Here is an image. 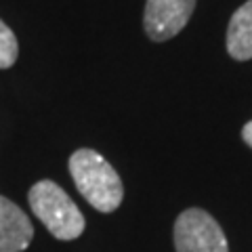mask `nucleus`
Here are the masks:
<instances>
[{"label":"nucleus","instance_id":"6e6552de","mask_svg":"<svg viewBox=\"0 0 252 252\" xmlns=\"http://www.w3.org/2000/svg\"><path fill=\"white\" fill-rule=\"evenodd\" d=\"M242 139H244V143H246V145L252 149V120L244 124V128H242Z\"/></svg>","mask_w":252,"mask_h":252},{"label":"nucleus","instance_id":"20e7f679","mask_svg":"<svg viewBox=\"0 0 252 252\" xmlns=\"http://www.w3.org/2000/svg\"><path fill=\"white\" fill-rule=\"evenodd\" d=\"M198 0H147L143 28L149 40L164 42L175 38L193 15Z\"/></svg>","mask_w":252,"mask_h":252},{"label":"nucleus","instance_id":"7ed1b4c3","mask_svg":"<svg viewBox=\"0 0 252 252\" xmlns=\"http://www.w3.org/2000/svg\"><path fill=\"white\" fill-rule=\"evenodd\" d=\"M177 252H229L220 225L202 208H187L175 220Z\"/></svg>","mask_w":252,"mask_h":252},{"label":"nucleus","instance_id":"0eeeda50","mask_svg":"<svg viewBox=\"0 0 252 252\" xmlns=\"http://www.w3.org/2000/svg\"><path fill=\"white\" fill-rule=\"evenodd\" d=\"M19 55V44L17 36L13 34V30L0 19V69H9Z\"/></svg>","mask_w":252,"mask_h":252},{"label":"nucleus","instance_id":"423d86ee","mask_svg":"<svg viewBox=\"0 0 252 252\" xmlns=\"http://www.w3.org/2000/svg\"><path fill=\"white\" fill-rule=\"evenodd\" d=\"M227 53L235 61L252 59V0L231 15L227 28Z\"/></svg>","mask_w":252,"mask_h":252},{"label":"nucleus","instance_id":"39448f33","mask_svg":"<svg viewBox=\"0 0 252 252\" xmlns=\"http://www.w3.org/2000/svg\"><path fill=\"white\" fill-rule=\"evenodd\" d=\"M32 238L34 227L30 217L15 202L0 195V252H23Z\"/></svg>","mask_w":252,"mask_h":252},{"label":"nucleus","instance_id":"f03ea898","mask_svg":"<svg viewBox=\"0 0 252 252\" xmlns=\"http://www.w3.org/2000/svg\"><path fill=\"white\" fill-rule=\"evenodd\" d=\"M28 202L40 223L57 240L69 242L84 233V215L55 181L44 179L34 183L28 193Z\"/></svg>","mask_w":252,"mask_h":252},{"label":"nucleus","instance_id":"f257e3e1","mask_svg":"<svg viewBox=\"0 0 252 252\" xmlns=\"http://www.w3.org/2000/svg\"><path fill=\"white\" fill-rule=\"evenodd\" d=\"M72 175L82 198L99 212H114L122 204L124 187L116 168L94 149L82 147L69 158Z\"/></svg>","mask_w":252,"mask_h":252}]
</instances>
